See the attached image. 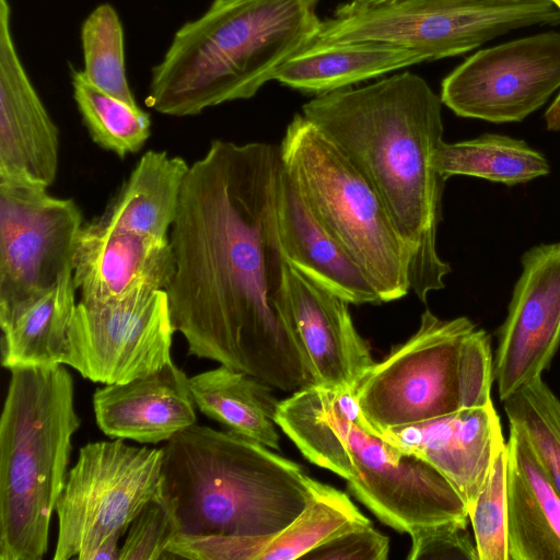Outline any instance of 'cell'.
<instances>
[{
    "label": "cell",
    "instance_id": "6da1fadb",
    "mask_svg": "<svg viewBox=\"0 0 560 560\" xmlns=\"http://www.w3.org/2000/svg\"><path fill=\"white\" fill-rule=\"evenodd\" d=\"M279 145L213 140L185 178L165 291L187 352L294 393L314 385L289 319Z\"/></svg>",
    "mask_w": 560,
    "mask_h": 560
},
{
    "label": "cell",
    "instance_id": "7a4b0ae2",
    "mask_svg": "<svg viewBox=\"0 0 560 560\" xmlns=\"http://www.w3.org/2000/svg\"><path fill=\"white\" fill-rule=\"evenodd\" d=\"M442 101L405 71L363 88L317 95L302 115L365 176L410 250V288L425 302L451 266L436 247L445 179L433 164L443 140Z\"/></svg>",
    "mask_w": 560,
    "mask_h": 560
},
{
    "label": "cell",
    "instance_id": "3957f363",
    "mask_svg": "<svg viewBox=\"0 0 560 560\" xmlns=\"http://www.w3.org/2000/svg\"><path fill=\"white\" fill-rule=\"evenodd\" d=\"M320 0H212L152 67L145 104L172 117L248 100L318 33Z\"/></svg>",
    "mask_w": 560,
    "mask_h": 560
},
{
    "label": "cell",
    "instance_id": "277c9868",
    "mask_svg": "<svg viewBox=\"0 0 560 560\" xmlns=\"http://www.w3.org/2000/svg\"><path fill=\"white\" fill-rule=\"evenodd\" d=\"M353 393L302 388L279 401L275 421L308 462L346 479L350 492L395 530L467 523V505L448 480L372 431Z\"/></svg>",
    "mask_w": 560,
    "mask_h": 560
},
{
    "label": "cell",
    "instance_id": "5b68a950",
    "mask_svg": "<svg viewBox=\"0 0 560 560\" xmlns=\"http://www.w3.org/2000/svg\"><path fill=\"white\" fill-rule=\"evenodd\" d=\"M161 498L179 533L271 536L323 483L299 464L230 430L192 424L163 446Z\"/></svg>",
    "mask_w": 560,
    "mask_h": 560
},
{
    "label": "cell",
    "instance_id": "8992f818",
    "mask_svg": "<svg viewBox=\"0 0 560 560\" xmlns=\"http://www.w3.org/2000/svg\"><path fill=\"white\" fill-rule=\"evenodd\" d=\"M10 373L0 418V560H42L81 419L65 364Z\"/></svg>",
    "mask_w": 560,
    "mask_h": 560
},
{
    "label": "cell",
    "instance_id": "52a82bcc",
    "mask_svg": "<svg viewBox=\"0 0 560 560\" xmlns=\"http://www.w3.org/2000/svg\"><path fill=\"white\" fill-rule=\"evenodd\" d=\"M489 335L467 317L443 319L427 310L417 331L375 362L354 398L376 434L492 401Z\"/></svg>",
    "mask_w": 560,
    "mask_h": 560
},
{
    "label": "cell",
    "instance_id": "ba28073f",
    "mask_svg": "<svg viewBox=\"0 0 560 560\" xmlns=\"http://www.w3.org/2000/svg\"><path fill=\"white\" fill-rule=\"evenodd\" d=\"M279 148L283 168L307 207L359 264L382 302L407 295L408 244L365 176L302 114L288 125Z\"/></svg>",
    "mask_w": 560,
    "mask_h": 560
},
{
    "label": "cell",
    "instance_id": "9c48e42d",
    "mask_svg": "<svg viewBox=\"0 0 560 560\" xmlns=\"http://www.w3.org/2000/svg\"><path fill=\"white\" fill-rule=\"evenodd\" d=\"M550 0H395L340 4L315 39L372 40L412 49L429 61L466 54L515 30L557 25Z\"/></svg>",
    "mask_w": 560,
    "mask_h": 560
},
{
    "label": "cell",
    "instance_id": "30bf717a",
    "mask_svg": "<svg viewBox=\"0 0 560 560\" xmlns=\"http://www.w3.org/2000/svg\"><path fill=\"white\" fill-rule=\"evenodd\" d=\"M125 440L80 448L57 501L54 560H89L110 537H122L147 503L161 497L163 447Z\"/></svg>",
    "mask_w": 560,
    "mask_h": 560
},
{
    "label": "cell",
    "instance_id": "8fae6325",
    "mask_svg": "<svg viewBox=\"0 0 560 560\" xmlns=\"http://www.w3.org/2000/svg\"><path fill=\"white\" fill-rule=\"evenodd\" d=\"M82 225L74 199L51 196L27 182L0 179V327L73 272Z\"/></svg>",
    "mask_w": 560,
    "mask_h": 560
},
{
    "label": "cell",
    "instance_id": "7c38bea8",
    "mask_svg": "<svg viewBox=\"0 0 560 560\" xmlns=\"http://www.w3.org/2000/svg\"><path fill=\"white\" fill-rule=\"evenodd\" d=\"M174 332L164 289L106 305L79 302L69 325L62 364L94 383H126L172 362Z\"/></svg>",
    "mask_w": 560,
    "mask_h": 560
},
{
    "label": "cell",
    "instance_id": "4fadbf2b",
    "mask_svg": "<svg viewBox=\"0 0 560 560\" xmlns=\"http://www.w3.org/2000/svg\"><path fill=\"white\" fill-rule=\"evenodd\" d=\"M560 90V32L481 49L447 74L441 101L454 114L494 124L524 120Z\"/></svg>",
    "mask_w": 560,
    "mask_h": 560
},
{
    "label": "cell",
    "instance_id": "5bb4252c",
    "mask_svg": "<svg viewBox=\"0 0 560 560\" xmlns=\"http://www.w3.org/2000/svg\"><path fill=\"white\" fill-rule=\"evenodd\" d=\"M521 262L493 357L501 400L542 376L560 347V242L529 248Z\"/></svg>",
    "mask_w": 560,
    "mask_h": 560
},
{
    "label": "cell",
    "instance_id": "9a60e30c",
    "mask_svg": "<svg viewBox=\"0 0 560 560\" xmlns=\"http://www.w3.org/2000/svg\"><path fill=\"white\" fill-rule=\"evenodd\" d=\"M11 4L0 0V179L48 188L59 166V130L22 62L11 25Z\"/></svg>",
    "mask_w": 560,
    "mask_h": 560
},
{
    "label": "cell",
    "instance_id": "2e32d148",
    "mask_svg": "<svg viewBox=\"0 0 560 560\" xmlns=\"http://www.w3.org/2000/svg\"><path fill=\"white\" fill-rule=\"evenodd\" d=\"M72 266L80 302L91 306L165 290L175 271L170 240L114 229L94 218L78 234Z\"/></svg>",
    "mask_w": 560,
    "mask_h": 560
},
{
    "label": "cell",
    "instance_id": "e0dca14e",
    "mask_svg": "<svg viewBox=\"0 0 560 560\" xmlns=\"http://www.w3.org/2000/svg\"><path fill=\"white\" fill-rule=\"evenodd\" d=\"M289 319L314 385L354 392L375 363L349 303L289 265Z\"/></svg>",
    "mask_w": 560,
    "mask_h": 560
},
{
    "label": "cell",
    "instance_id": "ac0fdd59",
    "mask_svg": "<svg viewBox=\"0 0 560 560\" xmlns=\"http://www.w3.org/2000/svg\"><path fill=\"white\" fill-rule=\"evenodd\" d=\"M500 431V417L490 401L393 428L381 436L432 465L469 509L488 476Z\"/></svg>",
    "mask_w": 560,
    "mask_h": 560
},
{
    "label": "cell",
    "instance_id": "d6986e66",
    "mask_svg": "<svg viewBox=\"0 0 560 560\" xmlns=\"http://www.w3.org/2000/svg\"><path fill=\"white\" fill-rule=\"evenodd\" d=\"M189 377L173 361L145 376L108 384L93 394L100 430L110 439L141 444L167 442L196 423Z\"/></svg>",
    "mask_w": 560,
    "mask_h": 560
},
{
    "label": "cell",
    "instance_id": "ffe728a7",
    "mask_svg": "<svg viewBox=\"0 0 560 560\" xmlns=\"http://www.w3.org/2000/svg\"><path fill=\"white\" fill-rule=\"evenodd\" d=\"M277 220L281 247L290 266L349 304L383 303L359 264L312 213L283 165Z\"/></svg>",
    "mask_w": 560,
    "mask_h": 560
},
{
    "label": "cell",
    "instance_id": "44dd1931",
    "mask_svg": "<svg viewBox=\"0 0 560 560\" xmlns=\"http://www.w3.org/2000/svg\"><path fill=\"white\" fill-rule=\"evenodd\" d=\"M509 560H560V498L526 439L510 428L506 442Z\"/></svg>",
    "mask_w": 560,
    "mask_h": 560
},
{
    "label": "cell",
    "instance_id": "7402d4cb",
    "mask_svg": "<svg viewBox=\"0 0 560 560\" xmlns=\"http://www.w3.org/2000/svg\"><path fill=\"white\" fill-rule=\"evenodd\" d=\"M423 61L429 60L421 52L387 43L314 38L279 68L275 80L317 96Z\"/></svg>",
    "mask_w": 560,
    "mask_h": 560
},
{
    "label": "cell",
    "instance_id": "603a6c76",
    "mask_svg": "<svg viewBox=\"0 0 560 560\" xmlns=\"http://www.w3.org/2000/svg\"><path fill=\"white\" fill-rule=\"evenodd\" d=\"M189 167L182 156L147 151L94 219L114 229L170 240Z\"/></svg>",
    "mask_w": 560,
    "mask_h": 560
},
{
    "label": "cell",
    "instance_id": "cb8c5ba5",
    "mask_svg": "<svg viewBox=\"0 0 560 560\" xmlns=\"http://www.w3.org/2000/svg\"><path fill=\"white\" fill-rule=\"evenodd\" d=\"M197 408L226 430L279 450L276 412L279 400L271 387L224 365L189 377Z\"/></svg>",
    "mask_w": 560,
    "mask_h": 560
},
{
    "label": "cell",
    "instance_id": "d4e9b609",
    "mask_svg": "<svg viewBox=\"0 0 560 560\" xmlns=\"http://www.w3.org/2000/svg\"><path fill=\"white\" fill-rule=\"evenodd\" d=\"M73 272L1 326V363L9 371L62 364L69 325L74 314Z\"/></svg>",
    "mask_w": 560,
    "mask_h": 560
},
{
    "label": "cell",
    "instance_id": "484cf974",
    "mask_svg": "<svg viewBox=\"0 0 560 560\" xmlns=\"http://www.w3.org/2000/svg\"><path fill=\"white\" fill-rule=\"evenodd\" d=\"M433 164L445 180L465 175L508 186L550 173L544 154L524 140L498 133L452 143L443 141L434 153Z\"/></svg>",
    "mask_w": 560,
    "mask_h": 560
},
{
    "label": "cell",
    "instance_id": "4316f807",
    "mask_svg": "<svg viewBox=\"0 0 560 560\" xmlns=\"http://www.w3.org/2000/svg\"><path fill=\"white\" fill-rule=\"evenodd\" d=\"M73 98L82 121L95 144L125 159L139 152L151 136L149 113L92 84L70 66Z\"/></svg>",
    "mask_w": 560,
    "mask_h": 560
},
{
    "label": "cell",
    "instance_id": "83f0119b",
    "mask_svg": "<svg viewBox=\"0 0 560 560\" xmlns=\"http://www.w3.org/2000/svg\"><path fill=\"white\" fill-rule=\"evenodd\" d=\"M502 402L510 428L526 439L560 498V399L539 376Z\"/></svg>",
    "mask_w": 560,
    "mask_h": 560
},
{
    "label": "cell",
    "instance_id": "f1b7e54d",
    "mask_svg": "<svg viewBox=\"0 0 560 560\" xmlns=\"http://www.w3.org/2000/svg\"><path fill=\"white\" fill-rule=\"evenodd\" d=\"M368 521L348 494L323 483L306 508L281 532L270 536L260 560L302 557L343 527Z\"/></svg>",
    "mask_w": 560,
    "mask_h": 560
},
{
    "label": "cell",
    "instance_id": "f546056e",
    "mask_svg": "<svg viewBox=\"0 0 560 560\" xmlns=\"http://www.w3.org/2000/svg\"><path fill=\"white\" fill-rule=\"evenodd\" d=\"M84 77L104 92L138 105L128 83L124 27L116 9L101 3L85 18L80 32Z\"/></svg>",
    "mask_w": 560,
    "mask_h": 560
},
{
    "label": "cell",
    "instance_id": "4dcf8cb0",
    "mask_svg": "<svg viewBox=\"0 0 560 560\" xmlns=\"http://www.w3.org/2000/svg\"><path fill=\"white\" fill-rule=\"evenodd\" d=\"M479 560H509L506 541V442L497 435L480 492L468 509Z\"/></svg>",
    "mask_w": 560,
    "mask_h": 560
},
{
    "label": "cell",
    "instance_id": "1f68e13d",
    "mask_svg": "<svg viewBox=\"0 0 560 560\" xmlns=\"http://www.w3.org/2000/svg\"><path fill=\"white\" fill-rule=\"evenodd\" d=\"M177 534L179 527L170 506L161 497L152 500L131 522L119 560L167 559V547Z\"/></svg>",
    "mask_w": 560,
    "mask_h": 560
},
{
    "label": "cell",
    "instance_id": "d6a6232c",
    "mask_svg": "<svg viewBox=\"0 0 560 560\" xmlns=\"http://www.w3.org/2000/svg\"><path fill=\"white\" fill-rule=\"evenodd\" d=\"M388 552V537L377 532L368 520L343 527L305 553L302 559L385 560Z\"/></svg>",
    "mask_w": 560,
    "mask_h": 560
},
{
    "label": "cell",
    "instance_id": "836d02e7",
    "mask_svg": "<svg viewBox=\"0 0 560 560\" xmlns=\"http://www.w3.org/2000/svg\"><path fill=\"white\" fill-rule=\"evenodd\" d=\"M467 523L448 522L412 530L408 560L470 559L479 560Z\"/></svg>",
    "mask_w": 560,
    "mask_h": 560
},
{
    "label": "cell",
    "instance_id": "e575fe53",
    "mask_svg": "<svg viewBox=\"0 0 560 560\" xmlns=\"http://www.w3.org/2000/svg\"><path fill=\"white\" fill-rule=\"evenodd\" d=\"M546 127L550 131H560V92L544 115Z\"/></svg>",
    "mask_w": 560,
    "mask_h": 560
},
{
    "label": "cell",
    "instance_id": "d590c367",
    "mask_svg": "<svg viewBox=\"0 0 560 560\" xmlns=\"http://www.w3.org/2000/svg\"><path fill=\"white\" fill-rule=\"evenodd\" d=\"M352 1L357 2V3H361V4L377 5V4L392 2L395 0H352Z\"/></svg>",
    "mask_w": 560,
    "mask_h": 560
},
{
    "label": "cell",
    "instance_id": "8d00e7d4",
    "mask_svg": "<svg viewBox=\"0 0 560 560\" xmlns=\"http://www.w3.org/2000/svg\"><path fill=\"white\" fill-rule=\"evenodd\" d=\"M560 10V0H550Z\"/></svg>",
    "mask_w": 560,
    "mask_h": 560
},
{
    "label": "cell",
    "instance_id": "74e56055",
    "mask_svg": "<svg viewBox=\"0 0 560 560\" xmlns=\"http://www.w3.org/2000/svg\"><path fill=\"white\" fill-rule=\"evenodd\" d=\"M510 1H514V0H510Z\"/></svg>",
    "mask_w": 560,
    "mask_h": 560
}]
</instances>
